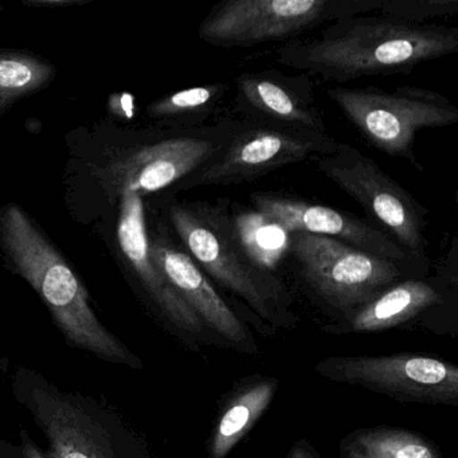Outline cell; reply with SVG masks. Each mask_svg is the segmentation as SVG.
Returning a JSON list of instances; mask_svg holds the SVG:
<instances>
[{
    "instance_id": "cell-1",
    "label": "cell",
    "mask_w": 458,
    "mask_h": 458,
    "mask_svg": "<svg viewBox=\"0 0 458 458\" xmlns=\"http://www.w3.org/2000/svg\"><path fill=\"white\" fill-rule=\"evenodd\" d=\"M458 52V29L386 15H353L329 23L312 38L276 50L280 65L324 81L409 74L420 64Z\"/></svg>"
},
{
    "instance_id": "cell-2",
    "label": "cell",
    "mask_w": 458,
    "mask_h": 458,
    "mask_svg": "<svg viewBox=\"0 0 458 458\" xmlns=\"http://www.w3.org/2000/svg\"><path fill=\"white\" fill-rule=\"evenodd\" d=\"M0 242L13 269L41 297L72 347L117 366L143 367L140 358L96 316L87 288L68 261L14 203L0 211Z\"/></svg>"
},
{
    "instance_id": "cell-3",
    "label": "cell",
    "mask_w": 458,
    "mask_h": 458,
    "mask_svg": "<svg viewBox=\"0 0 458 458\" xmlns=\"http://www.w3.org/2000/svg\"><path fill=\"white\" fill-rule=\"evenodd\" d=\"M15 401L47 441V458H151L143 438L109 404L61 390L37 369L12 375Z\"/></svg>"
},
{
    "instance_id": "cell-4",
    "label": "cell",
    "mask_w": 458,
    "mask_h": 458,
    "mask_svg": "<svg viewBox=\"0 0 458 458\" xmlns=\"http://www.w3.org/2000/svg\"><path fill=\"white\" fill-rule=\"evenodd\" d=\"M230 200L175 202L170 219L190 257L206 276L240 297L262 320L292 328L297 318L283 281L257 265L238 240Z\"/></svg>"
},
{
    "instance_id": "cell-5",
    "label": "cell",
    "mask_w": 458,
    "mask_h": 458,
    "mask_svg": "<svg viewBox=\"0 0 458 458\" xmlns=\"http://www.w3.org/2000/svg\"><path fill=\"white\" fill-rule=\"evenodd\" d=\"M327 95L369 146L406 160L418 171H423L415 155L418 133L458 123L457 106L446 96L425 88L336 87Z\"/></svg>"
},
{
    "instance_id": "cell-6",
    "label": "cell",
    "mask_w": 458,
    "mask_h": 458,
    "mask_svg": "<svg viewBox=\"0 0 458 458\" xmlns=\"http://www.w3.org/2000/svg\"><path fill=\"white\" fill-rule=\"evenodd\" d=\"M377 0H226L198 28L206 44L222 49L294 41L342 18L377 10Z\"/></svg>"
},
{
    "instance_id": "cell-7",
    "label": "cell",
    "mask_w": 458,
    "mask_h": 458,
    "mask_svg": "<svg viewBox=\"0 0 458 458\" xmlns=\"http://www.w3.org/2000/svg\"><path fill=\"white\" fill-rule=\"evenodd\" d=\"M288 253L310 291L345 316L399 283L407 267L310 233H291Z\"/></svg>"
},
{
    "instance_id": "cell-8",
    "label": "cell",
    "mask_w": 458,
    "mask_h": 458,
    "mask_svg": "<svg viewBox=\"0 0 458 458\" xmlns=\"http://www.w3.org/2000/svg\"><path fill=\"white\" fill-rule=\"evenodd\" d=\"M240 120V119H238ZM342 141L328 133L293 130L240 120L234 135L208 165L182 181L183 189L235 186L262 178L286 165L337 151Z\"/></svg>"
},
{
    "instance_id": "cell-9",
    "label": "cell",
    "mask_w": 458,
    "mask_h": 458,
    "mask_svg": "<svg viewBox=\"0 0 458 458\" xmlns=\"http://www.w3.org/2000/svg\"><path fill=\"white\" fill-rule=\"evenodd\" d=\"M324 176L388 230L414 261H426L428 210L367 155L348 144L315 160Z\"/></svg>"
},
{
    "instance_id": "cell-10",
    "label": "cell",
    "mask_w": 458,
    "mask_h": 458,
    "mask_svg": "<svg viewBox=\"0 0 458 458\" xmlns=\"http://www.w3.org/2000/svg\"><path fill=\"white\" fill-rule=\"evenodd\" d=\"M315 371L403 403L458 404L457 366L431 356H334L321 360Z\"/></svg>"
},
{
    "instance_id": "cell-11",
    "label": "cell",
    "mask_w": 458,
    "mask_h": 458,
    "mask_svg": "<svg viewBox=\"0 0 458 458\" xmlns=\"http://www.w3.org/2000/svg\"><path fill=\"white\" fill-rule=\"evenodd\" d=\"M238 124L237 117H224L216 124L138 147L109 165L106 181L119 194L160 191L211 162L234 135Z\"/></svg>"
},
{
    "instance_id": "cell-12",
    "label": "cell",
    "mask_w": 458,
    "mask_h": 458,
    "mask_svg": "<svg viewBox=\"0 0 458 458\" xmlns=\"http://www.w3.org/2000/svg\"><path fill=\"white\" fill-rule=\"evenodd\" d=\"M250 202L254 210L277 222L288 233H310L334 238L403 267L415 262L390 235L347 211L272 192H251Z\"/></svg>"
},
{
    "instance_id": "cell-13",
    "label": "cell",
    "mask_w": 458,
    "mask_h": 458,
    "mask_svg": "<svg viewBox=\"0 0 458 458\" xmlns=\"http://www.w3.org/2000/svg\"><path fill=\"white\" fill-rule=\"evenodd\" d=\"M237 119L259 124L328 133L307 74L291 76L275 69L245 72L234 80Z\"/></svg>"
},
{
    "instance_id": "cell-14",
    "label": "cell",
    "mask_w": 458,
    "mask_h": 458,
    "mask_svg": "<svg viewBox=\"0 0 458 458\" xmlns=\"http://www.w3.org/2000/svg\"><path fill=\"white\" fill-rule=\"evenodd\" d=\"M149 251L157 269L197 313L206 328L241 352L259 353V345L243 321L235 315L190 254L174 246L163 235L149 240Z\"/></svg>"
},
{
    "instance_id": "cell-15",
    "label": "cell",
    "mask_w": 458,
    "mask_h": 458,
    "mask_svg": "<svg viewBox=\"0 0 458 458\" xmlns=\"http://www.w3.org/2000/svg\"><path fill=\"white\" fill-rule=\"evenodd\" d=\"M117 240L123 254L160 315L184 335H202L206 327L152 259L143 198L136 192L122 194Z\"/></svg>"
},
{
    "instance_id": "cell-16",
    "label": "cell",
    "mask_w": 458,
    "mask_h": 458,
    "mask_svg": "<svg viewBox=\"0 0 458 458\" xmlns=\"http://www.w3.org/2000/svg\"><path fill=\"white\" fill-rule=\"evenodd\" d=\"M444 301L436 286L422 280L399 281L383 291L379 296L347 316V321L337 328H329L337 334H369L401 326L428 308Z\"/></svg>"
},
{
    "instance_id": "cell-17",
    "label": "cell",
    "mask_w": 458,
    "mask_h": 458,
    "mask_svg": "<svg viewBox=\"0 0 458 458\" xmlns=\"http://www.w3.org/2000/svg\"><path fill=\"white\" fill-rule=\"evenodd\" d=\"M277 388L278 380L275 377H256L227 399L208 444L210 458L227 457L267 411Z\"/></svg>"
},
{
    "instance_id": "cell-18",
    "label": "cell",
    "mask_w": 458,
    "mask_h": 458,
    "mask_svg": "<svg viewBox=\"0 0 458 458\" xmlns=\"http://www.w3.org/2000/svg\"><path fill=\"white\" fill-rule=\"evenodd\" d=\"M339 458H441L438 447L404 428H360L340 445Z\"/></svg>"
},
{
    "instance_id": "cell-19",
    "label": "cell",
    "mask_w": 458,
    "mask_h": 458,
    "mask_svg": "<svg viewBox=\"0 0 458 458\" xmlns=\"http://www.w3.org/2000/svg\"><path fill=\"white\" fill-rule=\"evenodd\" d=\"M232 89L230 82L190 88L155 101L147 108V114L152 119L179 125L184 130L203 127V123L222 108V103Z\"/></svg>"
},
{
    "instance_id": "cell-20",
    "label": "cell",
    "mask_w": 458,
    "mask_h": 458,
    "mask_svg": "<svg viewBox=\"0 0 458 458\" xmlns=\"http://www.w3.org/2000/svg\"><path fill=\"white\" fill-rule=\"evenodd\" d=\"M55 68L30 53L0 50V114L47 87Z\"/></svg>"
},
{
    "instance_id": "cell-21",
    "label": "cell",
    "mask_w": 458,
    "mask_h": 458,
    "mask_svg": "<svg viewBox=\"0 0 458 458\" xmlns=\"http://www.w3.org/2000/svg\"><path fill=\"white\" fill-rule=\"evenodd\" d=\"M232 216L238 240L246 253L259 267L275 272L278 262L288 253L291 233L256 210Z\"/></svg>"
},
{
    "instance_id": "cell-22",
    "label": "cell",
    "mask_w": 458,
    "mask_h": 458,
    "mask_svg": "<svg viewBox=\"0 0 458 458\" xmlns=\"http://www.w3.org/2000/svg\"><path fill=\"white\" fill-rule=\"evenodd\" d=\"M375 12L386 17L423 25L436 18L457 14L458 2L457 0H377Z\"/></svg>"
},
{
    "instance_id": "cell-23",
    "label": "cell",
    "mask_w": 458,
    "mask_h": 458,
    "mask_svg": "<svg viewBox=\"0 0 458 458\" xmlns=\"http://www.w3.org/2000/svg\"><path fill=\"white\" fill-rule=\"evenodd\" d=\"M21 450H22L23 458H47L44 450L38 446L36 441L31 438L30 434L26 428L20 430Z\"/></svg>"
},
{
    "instance_id": "cell-24",
    "label": "cell",
    "mask_w": 458,
    "mask_h": 458,
    "mask_svg": "<svg viewBox=\"0 0 458 458\" xmlns=\"http://www.w3.org/2000/svg\"><path fill=\"white\" fill-rule=\"evenodd\" d=\"M82 4L79 0H25L28 6L47 7V9H57V7L74 6Z\"/></svg>"
},
{
    "instance_id": "cell-25",
    "label": "cell",
    "mask_w": 458,
    "mask_h": 458,
    "mask_svg": "<svg viewBox=\"0 0 458 458\" xmlns=\"http://www.w3.org/2000/svg\"><path fill=\"white\" fill-rule=\"evenodd\" d=\"M288 458H318L315 450L310 446L307 439L296 442L289 452Z\"/></svg>"
},
{
    "instance_id": "cell-26",
    "label": "cell",
    "mask_w": 458,
    "mask_h": 458,
    "mask_svg": "<svg viewBox=\"0 0 458 458\" xmlns=\"http://www.w3.org/2000/svg\"><path fill=\"white\" fill-rule=\"evenodd\" d=\"M0 458H23L22 450L17 445L0 438Z\"/></svg>"
},
{
    "instance_id": "cell-27",
    "label": "cell",
    "mask_w": 458,
    "mask_h": 458,
    "mask_svg": "<svg viewBox=\"0 0 458 458\" xmlns=\"http://www.w3.org/2000/svg\"><path fill=\"white\" fill-rule=\"evenodd\" d=\"M0 10H4V7L0 6Z\"/></svg>"
}]
</instances>
